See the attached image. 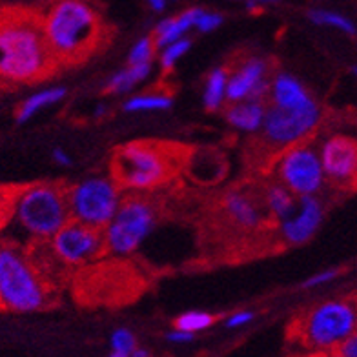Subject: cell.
I'll return each mask as SVG.
<instances>
[{
  "label": "cell",
  "instance_id": "obj_1",
  "mask_svg": "<svg viewBox=\"0 0 357 357\" xmlns=\"http://www.w3.org/2000/svg\"><path fill=\"white\" fill-rule=\"evenodd\" d=\"M55 64L40 15L29 10H0V80L10 84L35 82Z\"/></svg>",
  "mask_w": 357,
  "mask_h": 357
},
{
  "label": "cell",
  "instance_id": "obj_2",
  "mask_svg": "<svg viewBox=\"0 0 357 357\" xmlns=\"http://www.w3.org/2000/svg\"><path fill=\"white\" fill-rule=\"evenodd\" d=\"M46 43L56 64H75L93 52L102 22L88 0H55L40 15Z\"/></svg>",
  "mask_w": 357,
  "mask_h": 357
},
{
  "label": "cell",
  "instance_id": "obj_3",
  "mask_svg": "<svg viewBox=\"0 0 357 357\" xmlns=\"http://www.w3.org/2000/svg\"><path fill=\"white\" fill-rule=\"evenodd\" d=\"M50 299L44 273L15 241H0V308L19 314L43 310Z\"/></svg>",
  "mask_w": 357,
  "mask_h": 357
},
{
  "label": "cell",
  "instance_id": "obj_4",
  "mask_svg": "<svg viewBox=\"0 0 357 357\" xmlns=\"http://www.w3.org/2000/svg\"><path fill=\"white\" fill-rule=\"evenodd\" d=\"M71 219L66 190L38 183L19 190L11 225L33 243H47Z\"/></svg>",
  "mask_w": 357,
  "mask_h": 357
},
{
  "label": "cell",
  "instance_id": "obj_5",
  "mask_svg": "<svg viewBox=\"0 0 357 357\" xmlns=\"http://www.w3.org/2000/svg\"><path fill=\"white\" fill-rule=\"evenodd\" d=\"M178 165L175 151L150 142H132L113 157V178L128 192H150L165 184Z\"/></svg>",
  "mask_w": 357,
  "mask_h": 357
},
{
  "label": "cell",
  "instance_id": "obj_6",
  "mask_svg": "<svg viewBox=\"0 0 357 357\" xmlns=\"http://www.w3.org/2000/svg\"><path fill=\"white\" fill-rule=\"evenodd\" d=\"M357 328V305L352 301H326L315 306L296 326L297 339L317 354L337 352Z\"/></svg>",
  "mask_w": 357,
  "mask_h": 357
},
{
  "label": "cell",
  "instance_id": "obj_7",
  "mask_svg": "<svg viewBox=\"0 0 357 357\" xmlns=\"http://www.w3.org/2000/svg\"><path fill=\"white\" fill-rule=\"evenodd\" d=\"M157 222L155 206L144 197H126L102 230L104 245L113 255H132L141 248Z\"/></svg>",
  "mask_w": 357,
  "mask_h": 357
},
{
  "label": "cell",
  "instance_id": "obj_8",
  "mask_svg": "<svg viewBox=\"0 0 357 357\" xmlns=\"http://www.w3.org/2000/svg\"><path fill=\"white\" fill-rule=\"evenodd\" d=\"M71 219L104 230L123 202L121 184L106 175H95L66 190Z\"/></svg>",
  "mask_w": 357,
  "mask_h": 357
},
{
  "label": "cell",
  "instance_id": "obj_9",
  "mask_svg": "<svg viewBox=\"0 0 357 357\" xmlns=\"http://www.w3.org/2000/svg\"><path fill=\"white\" fill-rule=\"evenodd\" d=\"M323 117L317 100H312L301 106H275L266 108V117L263 123V137L268 144L275 148H288L297 142H303L308 135L317 130Z\"/></svg>",
  "mask_w": 357,
  "mask_h": 357
},
{
  "label": "cell",
  "instance_id": "obj_10",
  "mask_svg": "<svg viewBox=\"0 0 357 357\" xmlns=\"http://www.w3.org/2000/svg\"><path fill=\"white\" fill-rule=\"evenodd\" d=\"M275 174L279 183L287 186L296 197L319 193L326 178L319 150L305 142L284 148L275 162Z\"/></svg>",
  "mask_w": 357,
  "mask_h": 357
},
{
  "label": "cell",
  "instance_id": "obj_11",
  "mask_svg": "<svg viewBox=\"0 0 357 357\" xmlns=\"http://www.w3.org/2000/svg\"><path fill=\"white\" fill-rule=\"evenodd\" d=\"M50 252L56 263L64 266H82L106 252L102 230L70 219L47 241Z\"/></svg>",
  "mask_w": 357,
  "mask_h": 357
},
{
  "label": "cell",
  "instance_id": "obj_12",
  "mask_svg": "<svg viewBox=\"0 0 357 357\" xmlns=\"http://www.w3.org/2000/svg\"><path fill=\"white\" fill-rule=\"evenodd\" d=\"M323 215V204L315 195L297 197V204L290 215L279 221L282 241H287L288 245L308 243L315 235V231L319 230Z\"/></svg>",
  "mask_w": 357,
  "mask_h": 357
},
{
  "label": "cell",
  "instance_id": "obj_13",
  "mask_svg": "<svg viewBox=\"0 0 357 357\" xmlns=\"http://www.w3.org/2000/svg\"><path fill=\"white\" fill-rule=\"evenodd\" d=\"M326 177L347 183L357 175V141L348 135H332L319 148Z\"/></svg>",
  "mask_w": 357,
  "mask_h": 357
},
{
  "label": "cell",
  "instance_id": "obj_14",
  "mask_svg": "<svg viewBox=\"0 0 357 357\" xmlns=\"http://www.w3.org/2000/svg\"><path fill=\"white\" fill-rule=\"evenodd\" d=\"M268 77V64L261 59H248L237 70L228 75V102H239L246 99H263L268 93L270 80Z\"/></svg>",
  "mask_w": 357,
  "mask_h": 357
},
{
  "label": "cell",
  "instance_id": "obj_15",
  "mask_svg": "<svg viewBox=\"0 0 357 357\" xmlns=\"http://www.w3.org/2000/svg\"><path fill=\"white\" fill-rule=\"evenodd\" d=\"M226 215L239 228L254 230L264 219V213L254 197L243 192H230L222 201Z\"/></svg>",
  "mask_w": 357,
  "mask_h": 357
},
{
  "label": "cell",
  "instance_id": "obj_16",
  "mask_svg": "<svg viewBox=\"0 0 357 357\" xmlns=\"http://www.w3.org/2000/svg\"><path fill=\"white\" fill-rule=\"evenodd\" d=\"M270 104L275 106H301L315 100L310 91L301 84V80L296 79L290 73H278L270 80Z\"/></svg>",
  "mask_w": 357,
  "mask_h": 357
},
{
  "label": "cell",
  "instance_id": "obj_17",
  "mask_svg": "<svg viewBox=\"0 0 357 357\" xmlns=\"http://www.w3.org/2000/svg\"><path fill=\"white\" fill-rule=\"evenodd\" d=\"M266 117V106L261 99H246L231 102L226 109V121L231 128L245 133H255L263 128Z\"/></svg>",
  "mask_w": 357,
  "mask_h": 357
},
{
  "label": "cell",
  "instance_id": "obj_18",
  "mask_svg": "<svg viewBox=\"0 0 357 357\" xmlns=\"http://www.w3.org/2000/svg\"><path fill=\"white\" fill-rule=\"evenodd\" d=\"M201 13V8H192V10L183 11L177 17L166 19L162 22L157 24L155 31H153V40H155L157 47H165L166 44L175 43L178 38L186 37L190 29L195 28L197 17Z\"/></svg>",
  "mask_w": 357,
  "mask_h": 357
},
{
  "label": "cell",
  "instance_id": "obj_19",
  "mask_svg": "<svg viewBox=\"0 0 357 357\" xmlns=\"http://www.w3.org/2000/svg\"><path fill=\"white\" fill-rule=\"evenodd\" d=\"M64 97H66V88H62V86H52V88L40 89L37 93L29 95L17 109V123H28L29 119H33L38 112L61 102Z\"/></svg>",
  "mask_w": 357,
  "mask_h": 357
},
{
  "label": "cell",
  "instance_id": "obj_20",
  "mask_svg": "<svg viewBox=\"0 0 357 357\" xmlns=\"http://www.w3.org/2000/svg\"><path fill=\"white\" fill-rule=\"evenodd\" d=\"M150 73L151 62H146V64H128V68L113 73L112 79L106 84V89H108L109 93H128L135 86L144 82L150 77Z\"/></svg>",
  "mask_w": 357,
  "mask_h": 357
},
{
  "label": "cell",
  "instance_id": "obj_21",
  "mask_svg": "<svg viewBox=\"0 0 357 357\" xmlns=\"http://www.w3.org/2000/svg\"><path fill=\"white\" fill-rule=\"evenodd\" d=\"M297 197L287 186L279 184H272L270 188L264 193V206H266L268 213L272 217H275L278 221L284 219L287 215H290L291 210L296 208Z\"/></svg>",
  "mask_w": 357,
  "mask_h": 357
},
{
  "label": "cell",
  "instance_id": "obj_22",
  "mask_svg": "<svg viewBox=\"0 0 357 357\" xmlns=\"http://www.w3.org/2000/svg\"><path fill=\"white\" fill-rule=\"evenodd\" d=\"M226 91H228V73L222 68L213 70L206 79L202 102L210 112H217L226 102Z\"/></svg>",
  "mask_w": 357,
  "mask_h": 357
},
{
  "label": "cell",
  "instance_id": "obj_23",
  "mask_svg": "<svg viewBox=\"0 0 357 357\" xmlns=\"http://www.w3.org/2000/svg\"><path fill=\"white\" fill-rule=\"evenodd\" d=\"M172 97L166 93H144L133 95L132 99L124 102V109L130 113L135 112H162V109L172 108Z\"/></svg>",
  "mask_w": 357,
  "mask_h": 357
},
{
  "label": "cell",
  "instance_id": "obj_24",
  "mask_svg": "<svg viewBox=\"0 0 357 357\" xmlns=\"http://www.w3.org/2000/svg\"><path fill=\"white\" fill-rule=\"evenodd\" d=\"M310 20L317 26H328V28H335L339 31H343L347 35H356V24L352 20L344 17V15L337 13V11L330 10H312L308 13Z\"/></svg>",
  "mask_w": 357,
  "mask_h": 357
},
{
  "label": "cell",
  "instance_id": "obj_25",
  "mask_svg": "<svg viewBox=\"0 0 357 357\" xmlns=\"http://www.w3.org/2000/svg\"><path fill=\"white\" fill-rule=\"evenodd\" d=\"M213 324V315L208 314V312H186V314L178 315L177 321H175V328L186 330V332H192V334H197L202 330L210 328Z\"/></svg>",
  "mask_w": 357,
  "mask_h": 357
},
{
  "label": "cell",
  "instance_id": "obj_26",
  "mask_svg": "<svg viewBox=\"0 0 357 357\" xmlns=\"http://www.w3.org/2000/svg\"><path fill=\"white\" fill-rule=\"evenodd\" d=\"M190 47H192V40L186 37L178 38L175 43H169L166 44L165 47H160V66L165 68V70H172V68L190 52Z\"/></svg>",
  "mask_w": 357,
  "mask_h": 357
},
{
  "label": "cell",
  "instance_id": "obj_27",
  "mask_svg": "<svg viewBox=\"0 0 357 357\" xmlns=\"http://www.w3.org/2000/svg\"><path fill=\"white\" fill-rule=\"evenodd\" d=\"M109 347L113 357H132L137 348V339L128 328H117L109 337Z\"/></svg>",
  "mask_w": 357,
  "mask_h": 357
},
{
  "label": "cell",
  "instance_id": "obj_28",
  "mask_svg": "<svg viewBox=\"0 0 357 357\" xmlns=\"http://www.w3.org/2000/svg\"><path fill=\"white\" fill-rule=\"evenodd\" d=\"M155 40L153 37H142L139 38L135 44L130 50V55H128V62L130 64H146V62H151L153 55H155Z\"/></svg>",
  "mask_w": 357,
  "mask_h": 357
},
{
  "label": "cell",
  "instance_id": "obj_29",
  "mask_svg": "<svg viewBox=\"0 0 357 357\" xmlns=\"http://www.w3.org/2000/svg\"><path fill=\"white\" fill-rule=\"evenodd\" d=\"M19 190L10 188V186L0 188V230H2L4 226L10 225L11 219H13L15 201H17Z\"/></svg>",
  "mask_w": 357,
  "mask_h": 357
},
{
  "label": "cell",
  "instance_id": "obj_30",
  "mask_svg": "<svg viewBox=\"0 0 357 357\" xmlns=\"http://www.w3.org/2000/svg\"><path fill=\"white\" fill-rule=\"evenodd\" d=\"M221 24H222L221 13L201 10V13H199L197 17V22H195V29H199L201 33H210V31H215Z\"/></svg>",
  "mask_w": 357,
  "mask_h": 357
},
{
  "label": "cell",
  "instance_id": "obj_31",
  "mask_svg": "<svg viewBox=\"0 0 357 357\" xmlns=\"http://www.w3.org/2000/svg\"><path fill=\"white\" fill-rule=\"evenodd\" d=\"M339 275L337 270H323V272L315 273V275H312L308 281H305V284L303 287L305 288H317V287H323V284H328V282L334 281L335 278Z\"/></svg>",
  "mask_w": 357,
  "mask_h": 357
},
{
  "label": "cell",
  "instance_id": "obj_32",
  "mask_svg": "<svg viewBox=\"0 0 357 357\" xmlns=\"http://www.w3.org/2000/svg\"><path fill=\"white\" fill-rule=\"evenodd\" d=\"M254 312L250 310H237L235 314H231L226 321V326L228 328H241V326H246L250 321H254Z\"/></svg>",
  "mask_w": 357,
  "mask_h": 357
},
{
  "label": "cell",
  "instance_id": "obj_33",
  "mask_svg": "<svg viewBox=\"0 0 357 357\" xmlns=\"http://www.w3.org/2000/svg\"><path fill=\"white\" fill-rule=\"evenodd\" d=\"M337 356L341 357H357V328L350 337L337 348Z\"/></svg>",
  "mask_w": 357,
  "mask_h": 357
},
{
  "label": "cell",
  "instance_id": "obj_34",
  "mask_svg": "<svg viewBox=\"0 0 357 357\" xmlns=\"http://www.w3.org/2000/svg\"><path fill=\"white\" fill-rule=\"evenodd\" d=\"M193 339H195V334L181 328H175L174 332H169L168 334V341H172V343H190Z\"/></svg>",
  "mask_w": 357,
  "mask_h": 357
},
{
  "label": "cell",
  "instance_id": "obj_35",
  "mask_svg": "<svg viewBox=\"0 0 357 357\" xmlns=\"http://www.w3.org/2000/svg\"><path fill=\"white\" fill-rule=\"evenodd\" d=\"M52 157L59 166H71V157L68 155V151L62 150V148H55Z\"/></svg>",
  "mask_w": 357,
  "mask_h": 357
},
{
  "label": "cell",
  "instance_id": "obj_36",
  "mask_svg": "<svg viewBox=\"0 0 357 357\" xmlns=\"http://www.w3.org/2000/svg\"><path fill=\"white\" fill-rule=\"evenodd\" d=\"M146 2L153 11H165L166 4H168V0H146Z\"/></svg>",
  "mask_w": 357,
  "mask_h": 357
},
{
  "label": "cell",
  "instance_id": "obj_37",
  "mask_svg": "<svg viewBox=\"0 0 357 357\" xmlns=\"http://www.w3.org/2000/svg\"><path fill=\"white\" fill-rule=\"evenodd\" d=\"M148 356H150V352L144 350V348H135L132 354V357H148Z\"/></svg>",
  "mask_w": 357,
  "mask_h": 357
},
{
  "label": "cell",
  "instance_id": "obj_38",
  "mask_svg": "<svg viewBox=\"0 0 357 357\" xmlns=\"http://www.w3.org/2000/svg\"><path fill=\"white\" fill-rule=\"evenodd\" d=\"M104 113H106V108H104V106H102V104H100V106H99V108H97V109H95V113H93V115H95V117H97V119H99V117H102V115H104Z\"/></svg>",
  "mask_w": 357,
  "mask_h": 357
},
{
  "label": "cell",
  "instance_id": "obj_39",
  "mask_svg": "<svg viewBox=\"0 0 357 357\" xmlns=\"http://www.w3.org/2000/svg\"><path fill=\"white\" fill-rule=\"evenodd\" d=\"M257 2H278V0H257Z\"/></svg>",
  "mask_w": 357,
  "mask_h": 357
},
{
  "label": "cell",
  "instance_id": "obj_40",
  "mask_svg": "<svg viewBox=\"0 0 357 357\" xmlns=\"http://www.w3.org/2000/svg\"><path fill=\"white\" fill-rule=\"evenodd\" d=\"M354 73H356V77H357V66H356V68H354Z\"/></svg>",
  "mask_w": 357,
  "mask_h": 357
}]
</instances>
